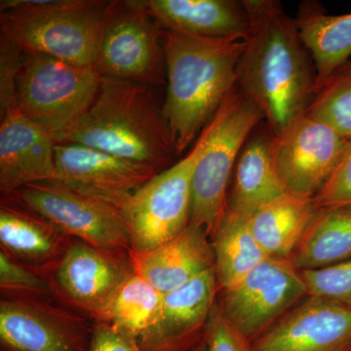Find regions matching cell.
<instances>
[{"label": "cell", "instance_id": "cell-1", "mask_svg": "<svg viewBox=\"0 0 351 351\" xmlns=\"http://www.w3.org/2000/svg\"><path fill=\"white\" fill-rule=\"evenodd\" d=\"M250 19L237 84L274 135L306 112L316 89L313 57L277 0H243Z\"/></svg>", "mask_w": 351, "mask_h": 351}, {"label": "cell", "instance_id": "cell-2", "mask_svg": "<svg viewBox=\"0 0 351 351\" xmlns=\"http://www.w3.org/2000/svg\"><path fill=\"white\" fill-rule=\"evenodd\" d=\"M167 94L162 106L178 156L197 140L237 83L245 41L163 29Z\"/></svg>", "mask_w": 351, "mask_h": 351}, {"label": "cell", "instance_id": "cell-3", "mask_svg": "<svg viewBox=\"0 0 351 351\" xmlns=\"http://www.w3.org/2000/svg\"><path fill=\"white\" fill-rule=\"evenodd\" d=\"M151 86L101 76L87 110L55 136L162 171L178 156L170 129Z\"/></svg>", "mask_w": 351, "mask_h": 351}, {"label": "cell", "instance_id": "cell-4", "mask_svg": "<svg viewBox=\"0 0 351 351\" xmlns=\"http://www.w3.org/2000/svg\"><path fill=\"white\" fill-rule=\"evenodd\" d=\"M108 1L2 0L1 36L24 53L93 66Z\"/></svg>", "mask_w": 351, "mask_h": 351}, {"label": "cell", "instance_id": "cell-5", "mask_svg": "<svg viewBox=\"0 0 351 351\" xmlns=\"http://www.w3.org/2000/svg\"><path fill=\"white\" fill-rule=\"evenodd\" d=\"M263 120L260 108L235 83L208 123L206 145L193 173L191 223L204 228L209 237L225 214L240 152Z\"/></svg>", "mask_w": 351, "mask_h": 351}, {"label": "cell", "instance_id": "cell-6", "mask_svg": "<svg viewBox=\"0 0 351 351\" xmlns=\"http://www.w3.org/2000/svg\"><path fill=\"white\" fill-rule=\"evenodd\" d=\"M160 25L143 0H112L104 11L94 68L104 77L156 87L166 83Z\"/></svg>", "mask_w": 351, "mask_h": 351}, {"label": "cell", "instance_id": "cell-7", "mask_svg": "<svg viewBox=\"0 0 351 351\" xmlns=\"http://www.w3.org/2000/svg\"><path fill=\"white\" fill-rule=\"evenodd\" d=\"M208 134L207 124L191 151L145 182L122 210L130 235V254L154 250L191 223L193 173Z\"/></svg>", "mask_w": 351, "mask_h": 351}, {"label": "cell", "instance_id": "cell-8", "mask_svg": "<svg viewBox=\"0 0 351 351\" xmlns=\"http://www.w3.org/2000/svg\"><path fill=\"white\" fill-rule=\"evenodd\" d=\"M101 80L93 66L40 53H24L17 82V108L55 137L87 110Z\"/></svg>", "mask_w": 351, "mask_h": 351}, {"label": "cell", "instance_id": "cell-9", "mask_svg": "<svg viewBox=\"0 0 351 351\" xmlns=\"http://www.w3.org/2000/svg\"><path fill=\"white\" fill-rule=\"evenodd\" d=\"M2 199L38 214L69 239L101 250L130 254V235L121 211L82 195L63 182L27 184Z\"/></svg>", "mask_w": 351, "mask_h": 351}, {"label": "cell", "instance_id": "cell-10", "mask_svg": "<svg viewBox=\"0 0 351 351\" xmlns=\"http://www.w3.org/2000/svg\"><path fill=\"white\" fill-rule=\"evenodd\" d=\"M306 295L302 271L291 260L267 258L223 291L219 307L233 326L253 341Z\"/></svg>", "mask_w": 351, "mask_h": 351}, {"label": "cell", "instance_id": "cell-11", "mask_svg": "<svg viewBox=\"0 0 351 351\" xmlns=\"http://www.w3.org/2000/svg\"><path fill=\"white\" fill-rule=\"evenodd\" d=\"M350 142L306 112L272 134V156L288 193L307 197L317 195Z\"/></svg>", "mask_w": 351, "mask_h": 351}, {"label": "cell", "instance_id": "cell-12", "mask_svg": "<svg viewBox=\"0 0 351 351\" xmlns=\"http://www.w3.org/2000/svg\"><path fill=\"white\" fill-rule=\"evenodd\" d=\"M57 180L78 193L122 211L157 173L149 167L76 144H56Z\"/></svg>", "mask_w": 351, "mask_h": 351}, {"label": "cell", "instance_id": "cell-13", "mask_svg": "<svg viewBox=\"0 0 351 351\" xmlns=\"http://www.w3.org/2000/svg\"><path fill=\"white\" fill-rule=\"evenodd\" d=\"M91 338L84 321L44 300L0 302L2 351H89Z\"/></svg>", "mask_w": 351, "mask_h": 351}, {"label": "cell", "instance_id": "cell-14", "mask_svg": "<svg viewBox=\"0 0 351 351\" xmlns=\"http://www.w3.org/2000/svg\"><path fill=\"white\" fill-rule=\"evenodd\" d=\"M127 255L69 240L55 265V284L73 306L95 319L135 274L130 255Z\"/></svg>", "mask_w": 351, "mask_h": 351}, {"label": "cell", "instance_id": "cell-15", "mask_svg": "<svg viewBox=\"0 0 351 351\" xmlns=\"http://www.w3.org/2000/svg\"><path fill=\"white\" fill-rule=\"evenodd\" d=\"M252 351H351V309L309 295L251 341Z\"/></svg>", "mask_w": 351, "mask_h": 351}, {"label": "cell", "instance_id": "cell-16", "mask_svg": "<svg viewBox=\"0 0 351 351\" xmlns=\"http://www.w3.org/2000/svg\"><path fill=\"white\" fill-rule=\"evenodd\" d=\"M217 280L215 269L164 294L156 320L138 339L145 351H191L201 339L215 306Z\"/></svg>", "mask_w": 351, "mask_h": 351}, {"label": "cell", "instance_id": "cell-17", "mask_svg": "<svg viewBox=\"0 0 351 351\" xmlns=\"http://www.w3.org/2000/svg\"><path fill=\"white\" fill-rule=\"evenodd\" d=\"M51 132L25 117L17 107L1 115L0 191L9 195L27 184L57 180Z\"/></svg>", "mask_w": 351, "mask_h": 351}, {"label": "cell", "instance_id": "cell-18", "mask_svg": "<svg viewBox=\"0 0 351 351\" xmlns=\"http://www.w3.org/2000/svg\"><path fill=\"white\" fill-rule=\"evenodd\" d=\"M204 228L189 223L181 233L154 250L130 254L135 274L167 294L208 270L215 269L211 240Z\"/></svg>", "mask_w": 351, "mask_h": 351}, {"label": "cell", "instance_id": "cell-19", "mask_svg": "<svg viewBox=\"0 0 351 351\" xmlns=\"http://www.w3.org/2000/svg\"><path fill=\"white\" fill-rule=\"evenodd\" d=\"M161 29L206 38L245 40L248 11L237 0H143Z\"/></svg>", "mask_w": 351, "mask_h": 351}, {"label": "cell", "instance_id": "cell-20", "mask_svg": "<svg viewBox=\"0 0 351 351\" xmlns=\"http://www.w3.org/2000/svg\"><path fill=\"white\" fill-rule=\"evenodd\" d=\"M269 127L251 134L239 159L228 189L226 208L250 217L263 205L288 193L271 152Z\"/></svg>", "mask_w": 351, "mask_h": 351}, {"label": "cell", "instance_id": "cell-21", "mask_svg": "<svg viewBox=\"0 0 351 351\" xmlns=\"http://www.w3.org/2000/svg\"><path fill=\"white\" fill-rule=\"evenodd\" d=\"M38 214L5 199L0 206L1 250L32 267L56 265L69 241Z\"/></svg>", "mask_w": 351, "mask_h": 351}, {"label": "cell", "instance_id": "cell-22", "mask_svg": "<svg viewBox=\"0 0 351 351\" xmlns=\"http://www.w3.org/2000/svg\"><path fill=\"white\" fill-rule=\"evenodd\" d=\"M295 21L313 57L317 88L351 59V13L329 15L319 2L311 0L300 4Z\"/></svg>", "mask_w": 351, "mask_h": 351}, {"label": "cell", "instance_id": "cell-23", "mask_svg": "<svg viewBox=\"0 0 351 351\" xmlns=\"http://www.w3.org/2000/svg\"><path fill=\"white\" fill-rule=\"evenodd\" d=\"M317 210L313 197L287 193L263 205L249 221L267 257L290 260Z\"/></svg>", "mask_w": 351, "mask_h": 351}, {"label": "cell", "instance_id": "cell-24", "mask_svg": "<svg viewBox=\"0 0 351 351\" xmlns=\"http://www.w3.org/2000/svg\"><path fill=\"white\" fill-rule=\"evenodd\" d=\"M215 256V274L223 291L248 276L267 260L251 230L249 217L226 208L225 214L211 234Z\"/></svg>", "mask_w": 351, "mask_h": 351}, {"label": "cell", "instance_id": "cell-25", "mask_svg": "<svg viewBox=\"0 0 351 351\" xmlns=\"http://www.w3.org/2000/svg\"><path fill=\"white\" fill-rule=\"evenodd\" d=\"M290 260L301 271L351 261V209L319 208Z\"/></svg>", "mask_w": 351, "mask_h": 351}, {"label": "cell", "instance_id": "cell-26", "mask_svg": "<svg viewBox=\"0 0 351 351\" xmlns=\"http://www.w3.org/2000/svg\"><path fill=\"white\" fill-rule=\"evenodd\" d=\"M162 297L151 283L134 274L95 320L138 341L156 320Z\"/></svg>", "mask_w": 351, "mask_h": 351}, {"label": "cell", "instance_id": "cell-27", "mask_svg": "<svg viewBox=\"0 0 351 351\" xmlns=\"http://www.w3.org/2000/svg\"><path fill=\"white\" fill-rule=\"evenodd\" d=\"M306 113L351 141V59L316 88Z\"/></svg>", "mask_w": 351, "mask_h": 351}, {"label": "cell", "instance_id": "cell-28", "mask_svg": "<svg viewBox=\"0 0 351 351\" xmlns=\"http://www.w3.org/2000/svg\"><path fill=\"white\" fill-rule=\"evenodd\" d=\"M0 289L2 295L12 299L44 300L53 295V286L47 279L2 250Z\"/></svg>", "mask_w": 351, "mask_h": 351}, {"label": "cell", "instance_id": "cell-29", "mask_svg": "<svg viewBox=\"0 0 351 351\" xmlns=\"http://www.w3.org/2000/svg\"><path fill=\"white\" fill-rule=\"evenodd\" d=\"M302 276L309 295L351 309V261L319 269L302 270Z\"/></svg>", "mask_w": 351, "mask_h": 351}, {"label": "cell", "instance_id": "cell-30", "mask_svg": "<svg viewBox=\"0 0 351 351\" xmlns=\"http://www.w3.org/2000/svg\"><path fill=\"white\" fill-rule=\"evenodd\" d=\"M203 339L207 351H252L251 341L233 326L218 304L210 313Z\"/></svg>", "mask_w": 351, "mask_h": 351}, {"label": "cell", "instance_id": "cell-31", "mask_svg": "<svg viewBox=\"0 0 351 351\" xmlns=\"http://www.w3.org/2000/svg\"><path fill=\"white\" fill-rule=\"evenodd\" d=\"M24 52L0 36V117L17 107V82Z\"/></svg>", "mask_w": 351, "mask_h": 351}, {"label": "cell", "instance_id": "cell-32", "mask_svg": "<svg viewBox=\"0 0 351 351\" xmlns=\"http://www.w3.org/2000/svg\"><path fill=\"white\" fill-rule=\"evenodd\" d=\"M316 207L351 209V141L330 179L313 197Z\"/></svg>", "mask_w": 351, "mask_h": 351}, {"label": "cell", "instance_id": "cell-33", "mask_svg": "<svg viewBox=\"0 0 351 351\" xmlns=\"http://www.w3.org/2000/svg\"><path fill=\"white\" fill-rule=\"evenodd\" d=\"M89 351H145L133 337L103 323L92 328Z\"/></svg>", "mask_w": 351, "mask_h": 351}, {"label": "cell", "instance_id": "cell-34", "mask_svg": "<svg viewBox=\"0 0 351 351\" xmlns=\"http://www.w3.org/2000/svg\"><path fill=\"white\" fill-rule=\"evenodd\" d=\"M191 351H207L206 343L204 339L202 338L199 343H197Z\"/></svg>", "mask_w": 351, "mask_h": 351}]
</instances>
